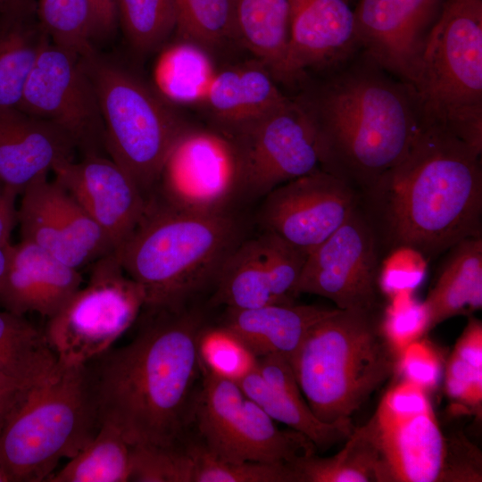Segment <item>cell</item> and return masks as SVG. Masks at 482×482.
<instances>
[{
    "label": "cell",
    "mask_w": 482,
    "mask_h": 482,
    "mask_svg": "<svg viewBox=\"0 0 482 482\" xmlns=\"http://www.w3.org/2000/svg\"><path fill=\"white\" fill-rule=\"evenodd\" d=\"M21 195L16 219L21 240L78 270L114 251L104 232L56 180L42 176Z\"/></svg>",
    "instance_id": "e0dca14e"
},
{
    "label": "cell",
    "mask_w": 482,
    "mask_h": 482,
    "mask_svg": "<svg viewBox=\"0 0 482 482\" xmlns=\"http://www.w3.org/2000/svg\"><path fill=\"white\" fill-rule=\"evenodd\" d=\"M99 427L87 363L57 364L9 415L0 433V463L11 482L46 481L58 462L76 456Z\"/></svg>",
    "instance_id": "8992f818"
},
{
    "label": "cell",
    "mask_w": 482,
    "mask_h": 482,
    "mask_svg": "<svg viewBox=\"0 0 482 482\" xmlns=\"http://www.w3.org/2000/svg\"><path fill=\"white\" fill-rule=\"evenodd\" d=\"M216 72L208 50L182 39L160 54L154 70V89L169 104H203Z\"/></svg>",
    "instance_id": "f546056e"
},
{
    "label": "cell",
    "mask_w": 482,
    "mask_h": 482,
    "mask_svg": "<svg viewBox=\"0 0 482 482\" xmlns=\"http://www.w3.org/2000/svg\"><path fill=\"white\" fill-rule=\"evenodd\" d=\"M0 482H11L10 478L0 463Z\"/></svg>",
    "instance_id": "681fc988"
},
{
    "label": "cell",
    "mask_w": 482,
    "mask_h": 482,
    "mask_svg": "<svg viewBox=\"0 0 482 482\" xmlns=\"http://www.w3.org/2000/svg\"><path fill=\"white\" fill-rule=\"evenodd\" d=\"M14 200L15 198L7 194L0 182V246L11 244V233L17 220Z\"/></svg>",
    "instance_id": "7dc6e473"
},
{
    "label": "cell",
    "mask_w": 482,
    "mask_h": 482,
    "mask_svg": "<svg viewBox=\"0 0 482 482\" xmlns=\"http://www.w3.org/2000/svg\"><path fill=\"white\" fill-rule=\"evenodd\" d=\"M288 100L258 62L217 71L203 104L210 112V127L228 135Z\"/></svg>",
    "instance_id": "d4e9b609"
},
{
    "label": "cell",
    "mask_w": 482,
    "mask_h": 482,
    "mask_svg": "<svg viewBox=\"0 0 482 482\" xmlns=\"http://www.w3.org/2000/svg\"><path fill=\"white\" fill-rule=\"evenodd\" d=\"M445 0H359L353 11L359 49L411 86Z\"/></svg>",
    "instance_id": "ac0fdd59"
},
{
    "label": "cell",
    "mask_w": 482,
    "mask_h": 482,
    "mask_svg": "<svg viewBox=\"0 0 482 482\" xmlns=\"http://www.w3.org/2000/svg\"><path fill=\"white\" fill-rule=\"evenodd\" d=\"M312 74L291 98L311 127L320 168L360 194L404 157L421 129L414 91L362 50Z\"/></svg>",
    "instance_id": "7a4b0ae2"
},
{
    "label": "cell",
    "mask_w": 482,
    "mask_h": 482,
    "mask_svg": "<svg viewBox=\"0 0 482 482\" xmlns=\"http://www.w3.org/2000/svg\"><path fill=\"white\" fill-rule=\"evenodd\" d=\"M32 386L35 385L0 374V433L14 407Z\"/></svg>",
    "instance_id": "f6af8a7d"
},
{
    "label": "cell",
    "mask_w": 482,
    "mask_h": 482,
    "mask_svg": "<svg viewBox=\"0 0 482 482\" xmlns=\"http://www.w3.org/2000/svg\"><path fill=\"white\" fill-rule=\"evenodd\" d=\"M225 136L237 151L245 201L320 168L311 127L290 97Z\"/></svg>",
    "instance_id": "5bb4252c"
},
{
    "label": "cell",
    "mask_w": 482,
    "mask_h": 482,
    "mask_svg": "<svg viewBox=\"0 0 482 482\" xmlns=\"http://www.w3.org/2000/svg\"><path fill=\"white\" fill-rule=\"evenodd\" d=\"M396 370L403 379L426 391L435 388L442 376V365L436 350L421 338L409 344L398 355Z\"/></svg>",
    "instance_id": "7bdbcfd3"
},
{
    "label": "cell",
    "mask_w": 482,
    "mask_h": 482,
    "mask_svg": "<svg viewBox=\"0 0 482 482\" xmlns=\"http://www.w3.org/2000/svg\"><path fill=\"white\" fill-rule=\"evenodd\" d=\"M346 440L332 457L314 453L294 463L298 482H388L369 425L353 428Z\"/></svg>",
    "instance_id": "4dcf8cb0"
},
{
    "label": "cell",
    "mask_w": 482,
    "mask_h": 482,
    "mask_svg": "<svg viewBox=\"0 0 482 482\" xmlns=\"http://www.w3.org/2000/svg\"><path fill=\"white\" fill-rule=\"evenodd\" d=\"M56 366L57 357L44 331L23 315L0 312V374L37 385Z\"/></svg>",
    "instance_id": "1f68e13d"
},
{
    "label": "cell",
    "mask_w": 482,
    "mask_h": 482,
    "mask_svg": "<svg viewBox=\"0 0 482 482\" xmlns=\"http://www.w3.org/2000/svg\"><path fill=\"white\" fill-rule=\"evenodd\" d=\"M449 251L423 301L428 331L450 318L471 314L482 307V236L465 238Z\"/></svg>",
    "instance_id": "4316f807"
},
{
    "label": "cell",
    "mask_w": 482,
    "mask_h": 482,
    "mask_svg": "<svg viewBox=\"0 0 482 482\" xmlns=\"http://www.w3.org/2000/svg\"><path fill=\"white\" fill-rule=\"evenodd\" d=\"M142 287L112 253L94 262L87 283L48 319L44 333L60 366L87 364L108 351L145 306Z\"/></svg>",
    "instance_id": "8fae6325"
},
{
    "label": "cell",
    "mask_w": 482,
    "mask_h": 482,
    "mask_svg": "<svg viewBox=\"0 0 482 482\" xmlns=\"http://www.w3.org/2000/svg\"><path fill=\"white\" fill-rule=\"evenodd\" d=\"M74 139L16 106L0 107V182L16 198L35 179L73 159Z\"/></svg>",
    "instance_id": "44dd1931"
},
{
    "label": "cell",
    "mask_w": 482,
    "mask_h": 482,
    "mask_svg": "<svg viewBox=\"0 0 482 482\" xmlns=\"http://www.w3.org/2000/svg\"><path fill=\"white\" fill-rule=\"evenodd\" d=\"M48 40L32 0H7L0 8V107L18 105Z\"/></svg>",
    "instance_id": "484cf974"
},
{
    "label": "cell",
    "mask_w": 482,
    "mask_h": 482,
    "mask_svg": "<svg viewBox=\"0 0 482 482\" xmlns=\"http://www.w3.org/2000/svg\"><path fill=\"white\" fill-rule=\"evenodd\" d=\"M423 124L482 152V0H445L411 85Z\"/></svg>",
    "instance_id": "52a82bcc"
},
{
    "label": "cell",
    "mask_w": 482,
    "mask_h": 482,
    "mask_svg": "<svg viewBox=\"0 0 482 482\" xmlns=\"http://www.w3.org/2000/svg\"><path fill=\"white\" fill-rule=\"evenodd\" d=\"M261 234L273 298L276 303H292L308 253L270 232L261 230Z\"/></svg>",
    "instance_id": "f35d334b"
},
{
    "label": "cell",
    "mask_w": 482,
    "mask_h": 482,
    "mask_svg": "<svg viewBox=\"0 0 482 482\" xmlns=\"http://www.w3.org/2000/svg\"><path fill=\"white\" fill-rule=\"evenodd\" d=\"M192 470L186 438L171 446H132L129 481L192 482Z\"/></svg>",
    "instance_id": "74e56055"
},
{
    "label": "cell",
    "mask_w": 482,
    "mask_h": 482,
    "mask_svg": "<svg viewBox=\"0 0 482 482\" xmlns=\"http://www.w3.org/2000/svg\"><path fill=\"white\" fill-rule=\"evenodd\" d=\"M79 270L27 241L10 245L8 264L0 289L6 311L23 315L54 316L81 287Z\"/></svg>",
    "instance_id": "603a6c76"
},
{
    "label": "cell",
    "mask_w": 482,
    "mask_h": 482,
    "mask_svg": "<svg viewBox=\"0 0 482 482\" xmlns=\"http://www.w3.org/2000/svg\"><path fill=\"white\" fill-rule=\"evenodd\" d=\"M377 312L336 308L309 330L291 359L301 391L320 420H350L396 371L397 354Z\"/></svg>",
    "instance_id": "5b68a950"
},
{
    "label": "cell",
    "mask_w": 482,
    "mask_h": 482,
    "mask_svg": "<svg viewBox=\"0 0 482 482\" xmlns=\"http://www.w3.org/2000/svg\"><path fill=\"white\" fill-rule=\"evenodd\" d=\"M382 248L361 204L307 257L294 295L310 294L337 309L378 311V274Z\"/></svg>",
    "instance_id": "4fadbf2b"
},
{
    "label": "cell",
    "mask_w": 482,
    "mask_h": 482,
    "mask_svg": "<svg viewBox=\"0 0 482 482\" xmlns=\"http://www.w3.org/2000/svg\"><path fill=\"white\" fill-rule=\"evenodd\" d=\"M199 349L205 366L236 381L255 365L256 359L245 346L219 326H207Z\"/></svg>",
    "instance_id": "b9f144b4"
},
{
    "label": "cell",
    "mask_w": 482,
    "mask_h": 482,
    "mask_svg": "<svg viewBox=\"0 0 482 482\" xmlns=\"http://www.w3.org/2000/svg\"><path fill=\"white\" fill-rule=\"evenodd\" d=\"M132 446L113 426L102 423L94 438L48 482H127Z\"/></svg>",
    "instance_id": "d6a6232c"
},
{
    "label": "cell",
    "mask_w": 482,
    "mask_h": 482,
    "mask_svg": "<svg viewBox=\"0 0 482 482\" xmlns=\"http://www.w3.org/2000/svg\"><path fill=\"white\" fill-rule=\"evenodd\" d=\"M7 0H0V8L5 4Z\"/></svg>",
    "instance_id": "f907efd6"
},
{
    "label": "cell",
    "mask_w": 482,
    "mask_h": 482,
    "mask_svg": "<svg viewBox=\"0 0 482 482\" xmlns=\"http://www.w3.org/2000/svg\"><path fill=\"white\" fill-rule=\"evenodd\" d=\"M92 12L93 37L113 30L117 22L116 0H89Z\"/></svg>",
    "instance_id": "bcb514c9"
},
{
    "label": "cell",
    "mask_w": 482,
    "mask_h": 482,
    "mask_svg": "<svg viewBox=\"0 0 482 482\" xmlns=\"http://www.w3.org/2000/svg\"><path fill=\"white\" fill-rule=\"evenodd\" d=\"M180 38L212 53L234 38L230 0H174Z\"/></svg>",
    "instance_id": "8d00e7d4"
},
{
    "label": "cell",
    "mask_w": 482,
    "mask_h": 482,
    "mask_svg": "<svg viewBox=\"0 0 482 482\" xmlns=\"http://www.w3.org/2000/svg\"><path fill=\"white\" fill-rule=\"evenodd\" d=\"M10 245L0 246V289L6 273Z\"/></svg>",
    "instance_id": "c3c4849f"
},
{
    "label": "cell",
    "mask_w": 482,
    "mask_h": 482,
    "mask_svg": "<svg viewBox=\"0 0 482 482\" xmlns=\"http://www.w3.org/2000/svg\"><path fill=\"white\" fill-rule=\"evenodd\" d=\"M149 197L199 214L239 211L245 200L231 139L210 126L188 125L169 153Z\"/></svg>",
    "instance_id": "7c38bea8"
},
{
    "label": "cell",
    "mask_w": 482,
    "mask_h": 482,
    "mask_svg": "<svg viewBox=\"0 0 482 482\" xmlns=\"http://www.w3.org/2000/svg\"><path fill=\"white\" fill-rule=\"evenodd\" d=\"M428 270V258L419 249L406 245L390 250L380 262L378 286L389 298L401 293L414 294Z\"/></svg>",
    "instance_id": "60d3db41"
},
{
    "label": "cell",
    "mask_w": 482,
    "mask_h": 482,
    "mask_svg": "<svg viewBox=\"0 0 482 482\" xmlns=\"http://www.w3.org/2000/svg\"><path fill=\"white\" fill-rule=\"evenodd\" d=\"M237 382L273 420L303 434L317 449L326 450L346 440L354 428L351 420H320L303 398L290 362L282 356L256 358L255 365Z\"/></svg>",
    "instance_id": "7402d4cb"
},
{
    "label": "cell",
    "mask_w": 482,
    "mask_h": 482,
    "mask_svg": "<svg viewBox=\"0 0 482 482\" xmlns=\"http://www.w3.org/2000/svg\"><path fill=\"white\" fill-rule=\"evenodd\" d=\"M116 8L126 37L138 52L158 48L176 31L174 0H116Z\"/></svg>",
    "instance_id": "836d02e7"
},
{
    "label": "cell",
    "mask_w": 482,
    "mask_h": 482,
    "mask_svg": "<svg viewBox=\"0 0 482 482\" xmlns=\"http://www.w3.org/2000/svg\"><path fill=\"white\" fill-rule=\"evenodd\" d=\"M388 482L481 481V456L464 436H445L428 391L402 380L367 422Z\"/></svg>",
    "instance_id": "9c48e42d"
},
{
    "label": "cell",
    "mask_w": 482,
    "mask_h": 482,
    "mask_svg": "<svg viewBox=\"0 0 482 482\" xmlns=\"http://www.w3.org/2000/svg\"><path fill=\"white\" fill-rule=\"evenodd\" d=\"M382 331L397 354L428 332V314L423 302L414 294L401 293L389 298L380 319Z\"/></svg>",
    "instance_id": "ab89813d"
},
{
    "label": "cell",
    "mask_w": 482,
    "mask_h": 482,
    "mask_svg": "<svg viewBox=\"0 0 482 482\" xmlns=\"http://www.w3.org/2000/svg\"><path fill=\"white\" fill-rule=\"evenodd\" d=\"M143 310L135 337L87 366L100 425L116 428L131 446H171L191 430L206 313L195 303Z\"/></svg>",
    "instance_id": "6da1fadb"
},
{
    "label": "cell",
    "mask_w": 482,
    "mask_h": 482,
    "mask_svg": "<svg viewBox=\"0 0 482 482\" xmlns=\"http://www.w3.org/2000/svg\"><path fill=\"white\" fill-rule=\"evenodd\" d=\"M61 184L100 227L117 249L132 233L146 198L132 179L111 158L86 153L66 160L53 170Z\"/></svg>",
    "instance_id": "d6986e66"
},
{
    "label": "cell",
    "mask_w": 482,
    "mask_h": 482,
    "mask_svg": "<svg viewBox=\"0 0 482 482\" xmlns=\"http://www.w3.org/2000/svg\"><path fill=\"white\" fill-rule=\"evenodd\" d=\"M187 445L192 457V482H298L291 465L225 461L190 435Z\"/></svg>",
    "instance_id": "e575fe53"
},
{
    "label": "cell",
    "mask_w": 482,
    "mask_h": 482,
    "mask_svg": "<svg viewBox=\"0 0 482 482\" xmlns=\"http://www.w3.org/2000/svg\"><path fill=\"white\" fill-rule=\"evenodd\" d=\"M334 310L294 303L243 310L225 308L218 326L255 359L274 354L290 362L309 330Z\"/></svg>",
    "instance_id": "cb8c5ba5"
},
{
    "label": "cell",
    "mask_w": 482,
    "mask_h": 482,
    "mask_svg": "<svg viewBox=\"0 0 482 482\" xmlns=\"http://www.w3.org/2000/svg\"><path fill=\"white\" fill-rule=\"evenodd\" d=\"M290 37L286 84L346 60L359 46L350 0H288Z\"/></svg>",
    "instance_id": "ffe728a7"
},
{
    "label": "cell",
    "mask_w": 482,
    "mask_h": 482,
    "mask_svg": "<svg viewBox=\"0 0 482 482\" xmlns=\"http://www.w3.org/2000/svg\"><path fill=\"white\" fill-rule=\"evenodd\" d=\"M271 303L276 302L270 289L262 236H248L224 262L210 304L243 310Z\"/></svg>",
    "instance_id": "f1b7e54d"
},
{
    "label": "cell",
    "mask_w": 482,
    "mask_h": 482,
    "mask_svg": "<svg viewBox=\"0 0 482 482\" xmlns=\"http://www.w3.org/2000/svg\"><path fill=\"white\" fill-rule=\"evenodd\" d=\"M97 96L104 146L147 199L175 142L189 125L154 88L95 51L81 56Z\"/></svg>",
    "instance_id": "ba28073f"
},
{
    "label": "cell",
    "mask_w": 482,
    "mask_h": 482,
    "mask_svg": "<svg viewBox=\"0 0 482 482\" xmlns=\"http://www.w3.org/2000/svg\"><path fill=\"white\" fill-rule=\"evenodd\" d=\"M360 194L320 168L274 188L263 198L256 222L310 253L348 219Z\"/></svg>",
    "instance_id": "2e32d148"
},
{
    "label": "cell",
    "mask_w": 482,
    "mask_h": 482,
    "mask_svg": "<svg viewBox=\"0 0 482 482\" xmlns=\"http://www.w3.org/2000/svg\"><path fill=\"white\" fill-rule=\"evenodd\" d=\"M68 133L86 153L104 145V123L93 83L81 56L45 44L16 106Z\"/></svg>",
    "instance_id": "9a60e30c"
},
{
    "label": "cell",
    "mask_w": 482,
    "mask_h": 482,
    "mask_svg": "<svg viewBox=\"0 0 482 482\" xmlns=\"http://www.w3.org/2000/svg\"><path fill=\"white\" fill-rule=\"evenodd\" d=\"M248 229L239 211L199 214L148 197L139 222L113 253L142 287L144 307L178 310L213 288Z\"/></svg>",
    "instance_id": "277c9868"
},
{
    "label": "cell",
    "mask_w": 482,
    "mask_h": 482,
    "mask_svg": "<svg viewBox=\"0 0 482 482\" xmlns=\"http://www.w3.org/2000/svg\"><path fill=\"white\" fill-rule=\"evenodd\" d=\"M234 38L286 83L290 25L288 0H230Z\"/></svg>",
    "instance_id": "83f0119b"
},
{
    "label": "cell",
    "mask_w": 482,
    "mask_h": 482,
    "mask_svg": "<svg viewBox=\"0 0 482 482\" xmlns=\"http://www.w3.org/2000/svg\"><path fill=\"white\" fill-rule=\"evenodd\" d=\"M481 152L423 124L404 157L360 193L382 248L406 245L427 258L482 236Z\"/></svg>",
    "instance_id": "3957f363"
},
{
    "label": "cell",
    "mask_w": 482,
    "mask_h": 482,
    "mask_svg": "<svg viewBox=\"0 0 482 482\" xmlns=\"http://www.w3.org/2000/svg\"><path fill=\"white\" fill-rule=\"evenodd\" d=\"M202 378L191 428L217 458L293 465L316 453L315 445L293 429L282 430L237 382L201 362Z\"/></svg>",
    "instance_id": "30bf717a"
},
{
    "label": "cell",
    "mask_w": 482,
    "mask_h": 482,
    "mask_svg": "<svg viewBox=\"0 0 482 482\" xmlns=\"http://www.w3.org/2000/svg\"><path fill=\"white\" fill-rule=\"evenodd\" d=\"M447 395L459 403L478 407L482 401V367L452 353L445 369Z\"/></svg>",
    "instance_id": "ee69618b"
},
{
    "label": "cell",
    "mask_w": 482,
    "mask_h": 482,
    "mask_svg": "<svg viewBox=\"0 0 482 482\" xmlns=\"http://www.w3.org/2000/svg\"><path fill=\"white\" fill-rule=\"evenodd\" d=\"M37 12L52 43L80 56L95 51L89 0H39Z\"/></svg>",
    "instance_id": "d590c367"
}]
</instances>
